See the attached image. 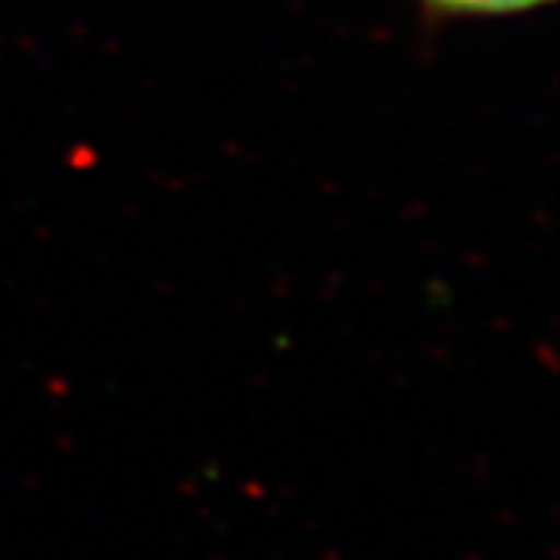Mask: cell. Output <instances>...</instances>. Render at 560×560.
<instances>
[{
    "label": "cell",
    "mask_w": 560,
    "mask_h": 560,
    "mask_svg": "<svg viewBox=\"0 0 560 560\" xmlns=\"http://www.w3.org/2000/svg\"><path fill=\"white\" fill-rule=\"evenodd\" d=\"M442 10H452V13H480V16H492V13H521V10H533L539 3L548 0H430Z\"/></svg>",
    "instance_id": "obj_1"
}]
</instances>
